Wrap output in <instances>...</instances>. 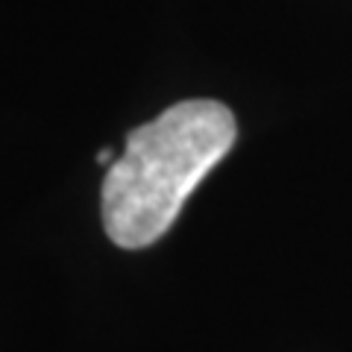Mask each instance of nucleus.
<instances>
[{
  "label": "nucleus",
  "mask_w": 352,
  "mask_h": 352,
  "mask_svg": "<svg viewBox=\"0 0 352 352\" xmlns=\"http://www.w3.org/2000/svg\"><path fill=\"white\" fill-rule=\"evenodd\" d=\"M235 135V115L217 100H182L132 129L103 179L106 235L124 250L156 244Z\"/></svg>",
  "instance_id": "1"
},
{
  "label": "nucleus",
  "mask_w": 352,
  "mask_h": 352,
  "mask_svg": "<svg viewBox=\"0 0 352 352\" xmlns=\"http://www.w3.org/2000/svg\"><path fill=\"white\" fill-rule=\"evenodd\" d=\"M97 162H100V164H112V162H115V153L106 147V150H100V153H97Z\"/></svg>",
  "instance_id": "2"
}]
</instances>
